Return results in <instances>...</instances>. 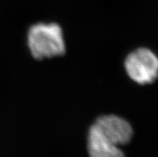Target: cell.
<instances>
[{
	"label": "cell",
	"instance_id": "obj_1",
	"mask_svg": "<svg viewBox=\"0 0 158 157\" xmlns=\"http://www.w3.org/2000/svg\"><path fill=\"white\" fill-rule=\"evenodd\" d=\"M27 44L36 60L64 56L66 52L62 28L57 23L35 24L28 31Z\"/></svg>",
	"mask_w": 158,
	"mask_h": 157
},
{
	"label": "cell",
	"instance_id": "obj_2",
	"mask_svg": "<svg viewBox=\"0 0 158 157\" xmlns=\"http://www.w3.org/2000/svg\"><path fill=\"white\" fill-rule=\"evenodd\" d=\"M124 67L128 76L139 84H151L158 76V58L146 48H139L129 54Z\"/></svg>",
	"mask_w": 158,
	"mask_h": 157
},
{
	"label": "cell",
	"instance_id": "obj_3",
	"mask_svg": "<svg viewBox=\"0 0 158 157\" xmlns=\"http://www.w3.org/2000/svg\"><path fill=\"white\" fill-rule=\"evenodd\" d=\"M92 126L104 137L117 146L129 143L133 135V131L129 123L115 115L100 116Z\"/></svg>",
	"mask_w": 158,
	"mask_h": 157
},
{
	"label": "cell",
	"instance_id": "obj_4",
	"mask_svg": "<svg viewBox=\"0 0 158 157\" xmlns=\"http://www.w3.org/2000/svg\"><path fill=\"white\" fill-rule=\"evenodd\" d=\"M88 151L90 157H125L119 146L104 137L92 125L88 132Z\"/></svg>",
	"mask_w": 158,
	"mask_h": 157
}]
</instances>
